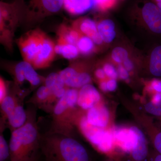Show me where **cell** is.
<instances>
[{"label": "cell", "mask_w": 161, "mask_h": 161, "mask_svg": "<svg viewBox=\"0 0 161 161\" xmlns=\"http://www.w3.org/2000/svg\"><path fill=\"white\" fill-rule=\"evenodd\" d=\"M27 118L22 126L11 132L10 160L28 161L38 158L41 135L36 121L37 107L28 104Z\"/></svg>", "instance_id": "6da1fadb"}, {"label": "cell", "mask_w": 161, "mask_h": 161, "mask_svg": "<svg viewBox=\"0 0 161 161\" xmlns=\"http://www.w3.org/2000/svg\"><path fill=\"white\" fill-rule=\"evenodd\" d=\"M40 150L45 161H92L86 148L75 137L59 133L41 135Z\"/></svg>", "instance_id": "7a4b0ae2"}, {"label": "cell", "mask_w": 161, "mask_h": 161, "mask_svg": "<svg viewBox=\"0 0 161 161\" xmlns=\"http://www.w3.org/2000/svg\"><path fill=\"white\" fill-rule=\"evenodd\" d=\"M79 90L70 88L55 104L51 112V127L48 132L75 137V127L78 117Z\"/></svg>", "instance_id": "3957f363"}, {"label": "cell", "mask_w": 161, "mask_h": 161, "mask_svg": "<svg viewBox=\"0 0 161 161\" xmlns=\"http://www.w3.org/2000/svg\"><path fill=\"white\" fill-rule=\"evenodd\" d=\"M64 0H21L22 13L29 20H37L51 15L63 7Z\"/></svg>", "instance_id": "277c9868"}, {"label": "cell", "mask_w": 161, "mask_h": 161, "mask_svg": "<svg viewBox=\"0 0 161 161\" xmlns=\"http://www.w3.org/2000/svg\"><path fill=\"white\" fill-rule=\"evenodd\" d=\"M21 13L19 3H1V39L7 45L11 43L13 30Z\"/></svg>", "instance_id": "5b68a950"}, {"label": "cell", "mask_w": 161, "mask_h": 161, "mask_svg": "<svg viewBox=\"0 0 161 161\" xmlns=\"http://www.w3.org/2000/svg\"><path fill=\"white\" fill-rule=\"evenodd\" d=\"M47 36L39 30L24 35L19 41L20 51L25 61L32 64L43 49Z\"/></svg>", "instance_id": "8992f818"}, {"label": "cell", "mask_w": 161, "mask_h": 161, "mask_svg": "<svg viewBox=\"0 0 161 161\" xmlns=\"http://www.w3.org/2000/svg\"><path fill=\"white\" fill-rule=\"evenodd\" d=\"M79 125L81 131L92 143L98 146L100 150L107 151L112 148L113 136L111 132L90 125L86 116L81 117Z\"/></svg>", "instance_id": "52a82bcc"}, {"label": "cell", "mask_w": 161, "mask_h": 161, "mask_svg": "<svg viewBox=\"0 0 161 161\" xmlns=\"http://www.w3.org/2000/svg\"><path fill=\"white\" fill-rule=\"evenodd\" d=\"M132 10L142 18L150 31L161 35V10L155 4L147 1L137 4Z\"/></svg>", "instance_id": "ba28073f"}, {"label": "cell", "mask_w": 161, "mask_h": 161, "mask_svg": "<svg viewBox=\"0 0 161 161\" xmlns=\"http://www.w3.org/2000/svg\"><path fill=\"white\" fill-rule=\"evenodd\" d=\"M12 74L14 79V88L19 91H21L20 86L25 81L30 84L31 89H34L44 82L45 80V78L36 71L31 64L25 60L16 64Z\"/></svg>", "instance_id": "9c48e42d"}, {"label": "cell", "mask_w": 161, "mask_h": 161, "mask_svg": "<svg viewBox=\"0 0 161 161\" xmlns=\"http://www.w3.org/2000/svg\"><path fill=\"white\" fill-rule=\"evenodd\" d=\"M67 86L70 88L80 89L92 81L89 73L75 66H69L59 72Z\"/></svg>", "instance_id": "30bf717a"}, {"label": "cell", "mask_w": 161, "mask_h": 161, "mask_svg": "<svg viewBox=\"0 0 161 161\" xmlns=\"http://www.w3.org/2000/svg\"><path fill=\"white\" fill-rule=\"evenodd\" d=\"M101 95L94 86L89 84L80 88L78 92V105L84 110H88L99 103Z\"/></svg>", "instance_id": "8fae6325"}, {"label": "cell", "mask_w": 161, "mask_h": 161, "mask_svg": "<svg viewBox=\"0 0 161 161\" xmlns=\"http://www.w3.org/2000/svg\"><path fill=\"white\" fill-rule=\"evenodd\" d=\"M26 103L32 104L37 108L50 113L55 106L53 101L52 93L45 85L39 87L36 93Z\"/></svg>", "instance_id": "7c38bea8"}, {"label": "cell", "mask_w": 161, "mask_h": 161, "mask_svg": "<svg viewBox=\"0 0 161 161\" xmlns=\"http://www.w3.org/2000/svg\"><path fill=\"white\" fill-rule=\"evenodd\" d=\"M86 117L90 125L98 128H104L109 122V111L106 107L99 103L88 110Z\"/></svg>", "instance_id": "4fadbf2b"}, {"label": "cell", "mask_w": 161, "mask_h": 161, "mask_svg": "<svg viewBox=\"0 0 161 161\" xmlns=\"http://www.w3.org/2000/svg\"><path fill=\"white\" fill-rule=\"evenodd\" d=\"M23 99L14 90L13 92L9 93L6 98L0 103L1 106V126L0 130L3 132L6 128V121L8 116L10 115L16 107L20 103L23 102Z\"/></svg>", "instance_id": "5bb4252c"}, {"label": "cell", "mask_w": 161, "mask_h": 161, "mask_svg": "<svg viewBox=\"0 0 161 161\" xmlns=\"http://www.w3.org/2000/svg\"><path fill=\"white\" fill-rule=\"evenodd\" d=\"M73 27L79 33L91 38L95 44H101L103 40L98 33L95 21L89 18H84L74 23Z\"/></svg>", "instance_id": "9a60e30c"}, {"label": "cell", "mask_w": 161, "mask_h": 161, "mask_svg": "<svg viewBox=\"0 0 161 161\" xmlns=\"http://www.w3.org/2000/svg\"><path fill=\"white\" fill-rule=\"evenodd\" d=\"M133 127L137 135V141L135 147L130 152V161H146L149 155L146 137L140 129Z\"/></svg>", "instance_id": "2e32d148"}, {"label": "cell", "mask_w": 161, "mask_h": 161, "mask_svg": "<svg viewBox=\"0 0 161 161\" xmlns=\"http://www.w3.org/2000/svg\"><path fill=\"white\" fill-rule=\"evenodd\" d=\"M114 137L124 150L130 153L135 147L137 141V135L133 126L130 129H118L114 133Z\"/></svg>", "instance_id": "e0dca14e"}, {"label": "cell", "mask_w": 161, "mask_h": 161, "mask_svg": "<svg viewBox=\"0 0 161 161\" xmlns=\"http://www.w3.org/2000/svg\"><path fill=\"white\" fill-rule=\"evenodd\" d=\"M94 0H64L63 7L70 14H83L94 8Z\"/></svg>", "instance_id": "ac0fdd59"}, {"label": "cell", "mask_w": 161, "mask_h": 161, "mask_svg": "<svg viewBox=\"0 0 161 161\" xmlns=\"http://www.w3.org/2000/svg\"><path fill=\"white\" fill-rule=\"evenodd\" d=\"M27 118V112L23 107V102L20 103L8 116L6 126L9 128L10 132H13L22 126L26 123Z\"/></svg>", "instance_id": "d6986e66"}, {"label": "cell", "mask_w": 161, "mask_h": 161, "mask_svg": "<svg viewBox=\"0 0 161 161\" xmlns=\"http://www.w3.org/2000/svg\"><path fill=\"white\" fill-rule=\"evenodd\" d=\"M98 33L105 43L112 42L115 37V25L112 20L106 19L100 21L97 25Z\"/></svg>", "instance_id": "ffe728a7"}, {"label": "cell", "mask_w": 161, "mask_h": 161, "mask_svg": "<svg viewBox=\"0 0 161 161\" xmlns=\"http://www.w3.org/2000/svg\"><path fill=\"white\" fill-rule=\"evenodd\" d=\"M58 42L68 43L77 46L80 33L74 27L65 25L60 26L58 31Z\"/></svg>", "instance_id": "44dd1931"}, {"label": "cell", "mask_w": 161, "mask_h": 161, "mask_svg": "<svg viewBox=\"0 0 161 161\" xmlns=\"http://www.w3.org/2000/svg\"><path fill=\"white\" fill-rule=\"evenodd\" d=\"M149 70L153 76L161 77V45L156 46L151 52L149 61Z\"/></svg>", "instance_id": "7402d4cb"}, {"label": "cell", "mask_w": 161, "mask_h": 161, "mask_svg": "<svg viewBox=\"0 0 161 161\" xmlns=\"http://www.w3.org/2000/svg\"><path fill=\"white\" fill-rule=\"evenodd\" d=\"M55 51L58 54L69 60L77 58L79 52L76 45L59 42L55 45Z\"/></svg>", "instance_id": "603a6c76"}, {"label": "cell", "mask_w": 161, "mask_h": 161, "mask_svg": "<svg viewBox=\"0 0 161 161\" xmlns=\"http://www.w3.org/2000/svg\"><path fill=\"white\" fill-rule=\"evenodd\" d=\"M44 83V85L52 93L58 92L67 87L59 73H52L50 74L45 78Z\"/></svg>", "instance_id": "cb8c5ba5"}, {"label": "cell", "mask_w": 161, "mask_h": 161, "mask_svg": "<svg viewBox=\"0 0 161 161\" xmlns=\"http://www.w3.org/2000/svg\"><path fill=\"white\" fill-rule=\"evenodd\" d=\"M93 40L86 36H80L77 44L78 50L81 54L88 55L91 53L94 48Z\"/></svg>", "instance_id": "d4e9b609"}, {"label": "cell", "mask_w": 161, "mask_h": 161, "mask_svg": "<svg viewBox=\"0 0 161 161\" xmlns=\"http://www.w3.org/2000/svg\"><path fill=\"white\" fill-rule=\"evenodd\" d=\"M10 159L9 144L4 138L3 132L0 133V161H7Z\"/></svg>", "instance_id": "484cf974"}, {"label": "cell", "mask_w": 161, "mask_h": 161, "mask_svg": "<svg viewBox=\"0 0 161 161\" xmlns=\"http://www.w3.org/2000/svg\"><path fill=\"white\" fill-rule=\"evenodd\" d=\"M129 54L126 50L123 47H117L112 50V58L116 63H123L128 58Z\"/></svg>", "instance_id": "4316f807"}, {"label": "cell", "mask_w": 161, "mask_h": 161, "mask_svg": "<svg viewBox=\"0 0 161 161\" xmlns=\"http://www.w3.org/2000/svg\"><path fill=\"white\" fill-rule=\"evenodd\" d=\"M94 8L101 11H105L113 8L117 0H94Z\"/></svg>", "instance_id": "83f0119b"}, {"label": "cell", "mask_w": 161, "mask_h": 161, "mask_svg": "<svg viewBox=\"0 0 161 161\" xmlns=\"http://www.w3.org/2000/svg\"><path fill=\"white\" fill-rule=\"evenodd\" d=\"M145 109L149 114L161 117V100L157 103L149 102L145 105Z\"/></svg>", "instance_id": "f1b7e54d"}, {"label": "cell", "mask_w": 161, "mask_h": 161, "mask_svg": "<svg viewBox=\"0 0 161 161\" xmlns=\"http://www.w3.org/2000/svg\"><path fill=\"white\" fill-rule=\"evenodd\" d=\"M153 144L155 150L161 154V131L155 129L153 131Z\"/></svg>", "instance_id": "f546056e"}, {"label": "cell", "mask_w": 161, "mask_h": 161, "mask_svg": "<svg viewBox=\"0 0 161 161\" xmlns=\"http://www.w3.org/2000/svg\"><path fill=\"white\" fill-rule=\"evenodd\" d=\"M103 69L106 76L111 79H116L118 77V72L111 64L107 63L104 65Z\"/></svg>", "instance_id": "4dcf8cb0"}, {"label": "cell", "mask_w": 161, "mask_h": 161, "mask_svg": "<svg viewBox=\"0 0 161 161\" xmlns=\"http://www.w3.org/2000/svg\"><path fill=\"white\" fill-rule=\"evenodd\" d=\"M9 93L6 81L2 77L0 78V103L2 102Z\"/></svg>", "instance_id": "1f68e13d"}, {"label": "cell", "mask_w": 161, "mask_h": 161, "mask_svg": "<svg viewBox=\"0 0 161 161\" xmlns=\"http://www.w3.org/2000/svg\"><path fill=\"white\" fill-rule=\"evenodd\" d=\"M149 88L151 91L155 92V94H161V80L158 79H153L150 82Z\"/></svg>", "instance_id": "d6a6232c"}, {"label": "cell", "mask_w": 161, "mask_h": 161, "mask_svg": "<svg viewBox=\"0 0 161 161\" xmlns=\"http://www.w3.org/2000/svg\"><path fill=\"white\" fill-rule=\"evenodd\" d=\"M128 70L121 64H119L117 72L119 78L123 80H128L129 78V73Z\"/></svg>", "instance_id": "836d02e7"}, {"label": "cell", "mask_w": 161, "mask_h": 161, "mask_svg": "<svg viewBox=\"0 0 161 161\" xmlns=\"http://www.w3.org/2000/svg\"><path fill=\"white\" fill-rule=\"evenodd\" d=\"M107 89L109 92H113L116 90L117 86V81L115 79H111L107 82Z\"/></svg>", "instance_id": "e575fe53"}, {"label": "cell", "mask_w": 161, "mask_h": 161, "mask_svg": "<svg viewBox=\"0 0 161 161\" xmlns=\"http://www.w3.org/2000/svg\"><path fill=\"white\" fill-rule=\"evenodd\" d=\"M150 161H161V154L157 152L156 150L153 151L149 155Z\"/></svg>", "instance_id": "d590c367"}, {"label": "cell", "mask_w": 161, "mask_h": 161, "mask_svg": "<svg viewBox=\"0 0 161 161\" xmlns=\"http://www.w3.org/2000/svg\"><path fill=\"white\" fill-rule=\"evenodd\" d=\"M95 75L96 78L100 80H103L106 77V74L103 69L99 68L95 70Z\"/></svg>", "instance_id": "8d00e7d4"}, {"label": "cell", "mask_w": 161, "mask_h": 161, "mask_svg": "<svg viewBox=\"0 0 161 161\" xmlns=\"http://www.w3.org/2000/svg\"><path fill=\"white\" fill-rule=\"evenodd\" d=\"M124 67L128 71H131L134 69V64L130 59L129 58L126 59L123 62Z\"/></svg>", "instance_id": "74e56055"}, {"label": "cell", "mask_w": 161, "mask_h": 161, "mask_svg": "<svg viewBox=\"0 0 161 161\" xmlns=\"http://www.w3.org/2000/svg\"><path fill=\"white\" fill-rule=\"evenodd\" d=\"M99 87L102 91H103L104 92H106L108 91L107 89V82L105 81H101L100 83H99Z\"/></svg>", "instance_id": "f35d334b"}, {"label": "cell", "mask_w": 161, "mask_h": 161, "mask_svg": "<svg viewBox=\"0 0 161 161\" xmlns=\"http://www.w3.org/2000/svg\"><path fill=\"white\" fill-rule=\"evenodd\" d=\"M37 160V158L36 159H33L31 160L28 161H36Z\"/></svg>", "instance_id": "ab89813d"}, {"label": "cell", "mask_w": 161, "mask_h": 161, "mask_svg": "<svg viewBox=\"0 0 161 161\" xmlns=\"http://www.w3.org/2000/svg\"></svg>", "instance_id": "60d3db41"}]
</instances>
